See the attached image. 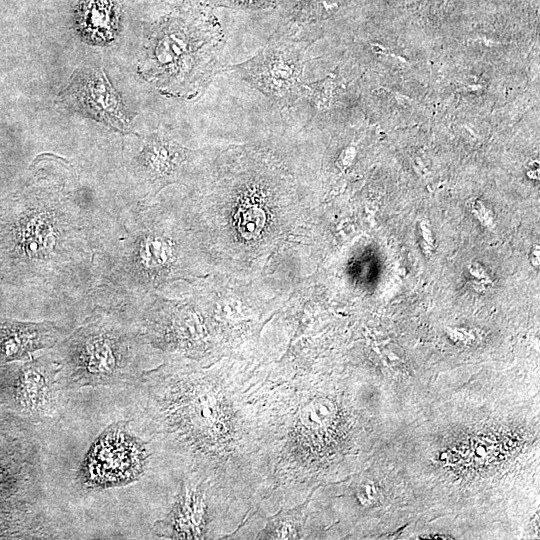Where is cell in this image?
<instances>
[{"mask_svg":"<svg viewBox=\"0 0 540 540\" xmlns=\"http://www.w3.org/2000/svg\"><path fill=\"white\" fill-rule=\"evenodd\" d=\"M136 323L142 340L189 360L220 357L211 329L191 309L145 304Z\"/></svg>","mask_w":540,"mask_h":540,"instance_id":"cell-8","label":"cell"},{"mask_svg":"<svg viewBox=\"0 0 540 540\" xmlns=\"http://www.w3.org/2000/svg\"><path fill=\"white\" fill-rule=\"evenodd\" d=\"M150 458L148 442L129 430V421L106 427L85 455L78 479L89 489H110L138 481Z\"/></svg>","mask_w":540,"mask_h":540,"instance_id":"cell-7","label":"cell"},{"mask_svg":"<svg viewBox=\"0 0 540 540\" xmlns=\"http://www.w3.org/2000/svg\"><path fill=\"white\" fill-rule=\"evenodd\" d=\"M341 90L342 83L334 73L313 83H303L301 98H306L313 112L318 115L332 108Z\"/></svg>","mask_w":540,"mask_h":540,"instance_id":"cell-16","label":"cell"},{"mask_svg":"<svg viewBox=\"0 0 540 540\" xmlns=\"http://www.w3.org/2000/svg\"><path fill=\"white\" fill-rule=\"evenodd\" d=\"M226 514L213 498L207 481L184 473L169 512L153 524V533L163 539L216 538L214 519Z\"/></svg>","mask_w":540,"mask_h":540,"instance_id":"cell-9","label":"cell"},{"mask_svg":"<svg viewBox=\"0 0 540 540\" xmlns=\"http://www.w3.org/2000/svg\"><path fill=\"white\" fill-rule=\"evenodd\" d=\"M59 338L60 329L54 322L0 318V364L29 360L35 352L53 348Z\"/></svg>","mask_w":540,"mask_h":540,"instance_id":"cell-11","label":"cell"},{"mask_svg":"<svg viewBox=\"0 0 540 540\" xmlns=\"http://www.w3.org/2000/svg\"><path fill=\"white\" fill-rule=\"evenodd\" d=\"M194 156H196L194 152L175 143L153 138L143 153V165L152 183L165 185L169 181H174L186 162Z\"/></svg>","mask_w":540,"mask_h":540,"instance_id":"cell-13","label":"cell"},{"mask_svg":"<svg viewBox=\"0 0 540 540\" xmlns=\"http://www.w3.org/2000/svg\"><path fill=\"white\" fill-rule=\"evenodd\" d=\"M60 364L53 352L26 360L14 385L16 405L34 420H45L57 411Z\"/></svg>","mask_w":540,"mask_h":540,"instance_id":"cell-10","label":"cell"},{"mask_svg":"<svg viewBox=\"0 0 540 540\" xmlns=\"http://www.w3.org/2000/svg\"><path fill=\"white\" fill-rule=\"evenodd\" d=\"M309 44L277 30L256 55L225 70L232 71L279 108H290L302 96L300 78Z\"/></svg>","mask_w":540,"mask_h":540,"instance_id":"cell-6","label":"cell"},{"mask_svg":"<svg viewBox=\"0 0 540 540\" xmlns=\"http://www.w3.org/2000/svg\"><path fill=\"white\" fill-rule=\"evenodd\" d=\"M98 235L85 212L54 197L0 206V279L54 286L92 261Z\"/></svg>","mask_w":540,"mask_h":540,"instance_id":"cell-4","label":"cell"},{"mask_svg":"<svg viewBox=\"0 0 540 540\" xmlns=\"http://www.w3.org/2000/svg\"><path fill=\"white\" fill-rule=\"evenodd\" d=\"M75 79L77 101L89 111L93 117L123 129L127 125V117L115 91L100 72Z\"/></svg>","mask_w":540,"mask_h":540,"instance_id":"cell-12","label":"cell"},{"mask_svg":"<svg viewBox=\"0 0 540 540\" xmlns=\"http://www.w3.org/2000/svg\"><path fill=\"white\" fill-rule=\"evenodd\" d=\"M300 504L289 507H281L279 510L266 518L264 527L257 533L255 539H301L307 519V507L310 503V496Z\"/></svg>","mask_w":540,"mask_h":540,"instance_id":"cell-15","label":"cell"},{"mask_svg":"<svg viewBox=\"0 0 540 540\" xmlns=\"http://www.w3.org/2000/svg\"><path fill=\"white\" fill-rule=\"evenodd\" d=\"M351 420L338 396L309 377H281L274 401L271 492L277 507L298 504L341 451Z\"/></svg>","mask_w":540,"mask_h":540,"instance_id":"cell-2","label":"cell"},{"mask_svg":"<svg viewBox=\"0 0 540 540\" xmlns=\"http://www.w3.org/2000/svg\"><path fill=\"white\" fill-rule=\"evenodd\" d=\"M188 246L184 231L166 214L135 209L98 235L91 270V293L99 307L141 309L168 282L185 278Z\"/></svg>","mask_w":540,"mask_h":540,"instance_id":"cell-3","label":"cell"},{"mask_svg":"<svg viewBox=\"0 0 540 540\" xmlns=\"http://www.w3.org/2000/svg\"><path fill=\"white\" fill-rule=\"evenodd\" d=\"M135 323L118 311L97 306L53 352L60 364L61 390L136 384L138 346Z\"/></svg>","mask_w":540,"mask_h":540,"instance_id":"cell-5","label":"cell"},{"mask_svg":"<svg viewBox=\"0 0 540 540\" xmlns=\"http://www.w3.org/2000/svg\"><path fill=\"white\" fill-rule=\"evenodd\" d=\"M230 357L197 365L175 357L142 371L137 386L147 428L183 473L207 481L240 526L271 492L276 385L281 367ZM239 526V527H240Z\"/></svg>","mask_w":540,"mask_h":540,"instance_id":"cell-1","label":"cell"},{"mask_svg":"<svg viewBox=\"0 0 540 540\" xmlns=\"http://www.w3.org/2000/svg\"><path fill=\"white\" fill-rule=\"evenodd\" d=\"M77 27L84 39L105 44L116 35L118 17L113 0H82L76 11Z\"/></svg>","mask_w":540,"mask_h":540,"instance_id":"cell-14","label":"cell"},{"mask_svg":"<svg viewBox=\"0 0 540 540\" xmlns=\"http://www.w3.org/2000/svg\"><path fill=\"white\" fill-rule=\"evenodd\" d=\"M214 7H229L242 10H259L273 6L275 0H212Z\"/></svg>","mask_w":540,"mask_h":540,"instance_id":"cell-17","label":"cell"}]
</instances>
